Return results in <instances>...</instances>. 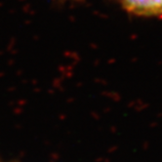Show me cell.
Returning a JSON list of instances; mask_svg holds the SVG:
<instances>
[{"label":"cell","instance_id":"obj_1","mask_svg":"<svg viewBox=\"0 0 162 162\" xmlns=\"http://www.w3.org/2000/svg\"><path fill=\"white\" fill-rule=\"evenodd\" d=\"M125 9L136 15L155 16L162 14V0H121Z\"/></svg>","mask_w":162,"mask_h":162}]
</instances>
